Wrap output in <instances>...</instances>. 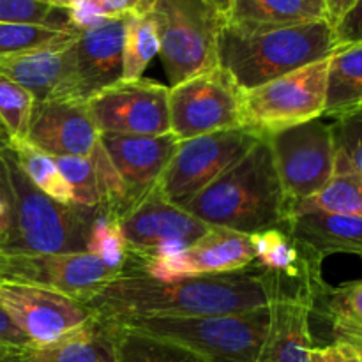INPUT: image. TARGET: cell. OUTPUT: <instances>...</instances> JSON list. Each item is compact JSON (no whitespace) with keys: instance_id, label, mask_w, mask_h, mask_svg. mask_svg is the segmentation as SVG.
<instances>
[{"instance_id":"603a6c76","label":"cell","mask_w":362,"mask_h":362,"mask_svg":"<svg viewBox=\"0 0 362 362\" xmlns=\"http://www.w3.org/2000/svg\"><path fill=\"white\" fill-rule=\"evenodd\" d=\"M311 313L324 318L331 327L334 343L362 349V279L318 288Z\"/></svg>"},{"instance_id":"1f68e13d","label":"cell","mask_w":362,"mask_h":362,"mask_svg":"<svg viewBox=\"0 0 362 362\" xmlns=\"http://www.w3.org/2000/svg\"><path fill=\"white\" fill-rule=\"evenodd\" d=\"M76 35L78 30H62L41 25L0 23V57L64 45L73 41Z\"/></svg>"},{"instance_id":"f6af8a7d","label":"cell","mask_w":362,"mask_h":362,"mask_svg":"<svg viewBox=\"0 0 362 362\" xmlns=\"http://www.w3.org/2000/svg\"><path fill=\"white\" fill-rule=\"evenodd\" d=\"M311 361L313 362H331L329 361L327 354H325L324 346H322V349H317V346H315L313 352H311Z\"/></svg>"},{"instance_id":"8992f818","label":"cell","mask_w":362,"mask_h":362,"mask_svg":"<svg viewBox=\"0 0 362 362\" xmlns=\"http://www.w3.org/2000/svg\"><path fill=\"white\" fill-rule=\"evenodd\" d=\"M147 13L156 23L159 57L172 87L219 66L226 14L211 0H156Z\"/></svg>"},{"instance_id":"e0dca14e","label":"cell","mask_w":362,"mask_h":362,"mask_svg":"<svg viewBox=\"0 0 362 362\" xmlns=\"http://www.w3.org/2000/svg\"><path fill=\"white\" fill-rule=\"evenodd\" d=\"M99 133L85 101L49 99L32 110L25 140L53 158H88L99 145Z\"/></svg>"},{"instance_id":"9a60e30c","label":"cell","mask_w":362,"mask_h":362,"mask_svg":"<svg viewBox=\"0 0 362 362\" xmlns=\"http://www.w3.org/2000/svg\"><path fill=\"white\" fill-rule=\"evenodd\" d=\"M0 306L30 345H48L87 325L95 317L87 304L53 290L0 283Z\"/></svg>"},{"instance_id":"b9f144b4","label":"cell","mask_w":362,"mask_h":362,"mask_svg":"<svg viewBox=\"0 0 362 362\" xmlns=\"http://www.w3.org/2000/svg\"><path fill=\"white\" fill-rule=\"evenodd\" d=\"M357 0H325V20L334 27Z\"/></svg>"},{"instance_id":"f35d334b","label":"cell","mask_w":362,"mask_h":362,"mask_svg":"<svg viewBox=\"0 0 362 362\" xmlns=\"http://www.w3.org/2000/svg\"><path fill=\"white\" fill-rule=\"evenodd\" d=\"M0 346H6V349L14 350V352H21L23 349L30 346L27 336L18 329V325L2 310V306H0Z\"/></svg>"},{"instance_id":"5b68a950","label":"cell","mask_w":362,"mask_h":362,"mask_svg":"<svg viewBox=\"0 0 362 362\" xmlns=\"http://www.w3.org/2000/svg\"><path fill=\"white\" fill-rule=\"evenodd\" d=\"M110 322L182 345L212 362H257L271 324V310L265 306L243 313L127 317Z\"/></svg>"},{"instance_id":"7402d4cb","label":"cell","mask_w":362,"mask_h":362,"mask_svg":"<svg viewBox=\"0 0 362 362\" xmlns=\"http://www.w3.org/2000/svg\"><path fill=\"white\" fill-rule=\"evenodd\" d=\"M18 362H119L115 325L94 317L57 341L27 346L18 354Z\"/></svg>"},{"instance_id":"ee69618b","label":"cell","mask_w":362,"mask_h":362,"mask_svg":"<svg viewBox=\"0 0 362 362\" xmlns=\"http://www.w3.org/2000/svg\"><path fill=\"white\" fill-rule=\"evenodd\" d=\"M9 223V202H0V237L4 235Z\"/></svg>"},{"instance_id":"3957f363","label":"cell","mask_w":362,"mask_h":362,"mask_svg":"<svg viewBox=\"0 0 362 362\" xmlns=\"http://www.w3.org/2000/svg\"><path fill=\"white\" fill-rule=\"evenodd\" d=\"M327 20L262 27L226 21L219 35L218 64L240 90L264 85L336 52Z\"/></svg>"},{"instance_id":"5bb4252c","label":"cell","mask_w":362,"mask_h":362,"mask_svg":"<svg viewBox=\"0 0 362 362\" xmlns=\"http://www.w3.org/2000/svg\"><path fill=\"white\" fill-rule=\"evenodd\" d=\"M257 262L253 237L211 226L184 251L166 257H129L127 265L161 281L243 271Z\"/></svg>"},{"instance_id":"74e56055","label":"cell","mask_w":362,"mask_h":362,"mask_svg":"<svg viewBox=\"0 0 362 362\" xmlns=\"http://www.w3.org/2000/svg\"><path fill=\"white\" fill-rule=\"evenodd\" d=\"M336 48L362 45V0H357L345 16L332 27Z\"/></svg>"},{"instance_id":"4dcf8cb0","label":"cell","mask_w":362,"mask_h":362,"mask_svg":"<svg viewBox=\"0 0 362 362\" xmlns=\"http://www.w3.org/2000/svg\"><path fill=\"white\" fill-rule=\"evenodd\" d=\"M87 253L94 255L103 264L117 271H124L129 258V247H127L119 219L108 214L103 207L92 223Z\"/></svg>"},{"instance_id":"681fc988","label":"cell","mask_w":362,"mask_h":362,"mask_svg":"<svg viewBox=\"0 0 362 362\" xmlns=\"http://www.w3.org/2000/svg\"><path fill=\"white\" fill-rule=\"evenodd\" d=\"M212 4H214L216 7H218V9H221L223 13H228V9H230V2H232V0H211Z\"/></svg>"},{"instance_id":"44dd1931","label":"cell","mask_w":362,"mask_h":362,"mask_svg":"<svg viewBox=\"0 0 362 362\" xmlns=\"http://www.w3.org/2000/svg\"><path fill=\"white\" fill-rule=\"evenodd\" d=\"M281 230L292 237L304 253L318 262L339 253L362 258V218L329 212H303L290 216Z\"/></svg>"},{"instance_id":"7a4b0ae2","label":"cell","mask_w":362,"mask_h":362,"mask_svg":"<svg viewBox=\"0 0 362 362\" xmlns=\"http://www.w3.org/2000/svg\"><path fill=\"white\" fill-rule=\"evenodd\" d=\"M189 214L209 226L255 235L281 228L288 218L271 145L265 138L187 205Z\"/></svg>"},{"instance_id":"f5cc1de1","label":"cell","mask_w":362,"mask_h":362,"mask_svg":"<svg viewBox=\"0 0 362 362\" xmlns=\"http://www.w3.org/2000/svg\"><path fill=\"white\" fill-rule=\"evenodd\" d=\"M359 352H361V357H362V349H359Z\"/></svg>"},{"instance_id":"f546056e","label":"cell","mask_w":362,"mask_h":362,"mask_svg":"<svg viewBox=\"0 0 362 362\" xmlns=\"http://www.w3.org/2000/svg\"><path fill=\"white\" fill-rule=\"evenodd\" d=\"M159 55L156 23L148 13L127 16L122 53V80H140L151 60Z\"/></svg>"},{"instance_id":"4316f807","label":"cell","mask_w":362,"mask_h":362,"mask_svg":"<svg viewBox=\"0 0 362 362\" xmlns=\"http://www.w3.org/2000/svg\"><path fill=\"white\" fill-rule=\"evenodd\" d=\"M303 212H329L362 218V175L354 172L334 173L317 194L292 205L288 218Z\"/></svg>"},{"instance_id":"f907efd6","label":"cell","mask_w":362,"mask_h":362,"mask_svg":"<svg viewBox=\"0 0 362 362\" xmlns=\"http://www.w3.org/2000/svg\"><path fill=\"white\" fill-rule=\"evenodd\" d=\"M154 2H156V0H141V6H144V13H147L148 7H151Z\"/></svg>"},{"instance_id":"e575fe53","label":"cell","mask_w":362,"mask_h":362,"mask_svg":"<svg viewBox=\"0 0 362 362\" xmlns=\"http://www.w3.org/2000/svg\"><path fill=\"white\" fill-rule=\"evenodd\" d=\"M60 173L73 193V204L83 207H101V189L92 158L80 156H60L55 158Z\"/></svg>"},{"instance_id":"7bdbcfd3","label":"cell","mask_w":362,"mask_h":362,"mask_svg":"<svg viewBox=\"0 0 362 362\" xmlns=\"http://www.w3.org/2000/svg\"><path fill=\"white\" fill-rule=\"evenodd\" d=\"M0 202H9V184H7V172L2 156H0Z\"/></svg>"},{"instance_id":"cb8c5ba5","label":"cell","mask_w":362,"mask_h":362,"mask_svg":"<svg viewBox=\"0 0 362 362\" xmlns=\"http://www.w3.org/2000/svg\"><path fill=\"white\" fill-rule=\"evenodd\" d=\"M251 237L257 264L267 271L293 281H313L322 278V262L304 253L285 230H265Z\"/></svg>"},{"instance_id":"30bf717a","label":"cell","mask_w":362,"mask_h":362,"mask_svg":"<svg viewBox=\"0 0 362 362\" xmlns=\"http://www.w3.org/2000/svg\"><path fill=\"white\" fill-rule=\"evenodd\" d=\"M122 271L81 253H0V283L53 290L87 303Z\"/></svg>"},{"instance_id":"2e32d148","label":"cell","mask_w":362,"mask_h":362,"mask_svg":"<svg viewBox=\"0 0 362 362\" xmlns=\"http://www.w3.org/2000/svg\"><path fill=\"white\" fill-rule=\"evenodd\" d=\"M324 283V278L313 281L283 278L269 304L271 324L257 362H313L310 317L315 296Z\"/></svg>"},{"instance_id":"277c9868","label":"cell","mask_w":362,"mask_h":362,"mask_svg":"<svg viewBox=\"0 0 362 362\" xmlns=\"http://www.w3.org/2000/svg\"><path fill=\"white\" fill-rule=\"evenodd\" d=\"M9 184V223L0 253H81L101 207L62 204L39 191L20 168L13 148L0 152Z\"/></svg>"},{"instance_id":"ba28073f","label":"cell","mask_w":362,"mask_h":362,"mask_svg":"<svg viewBox=\"0 0 362 362\" xmlns=\"http://www.w3.org/2000/svg\"><path fill=\"white\" fill-rule=\"evenodd\" d=\"M262 140L246 127L216 131L179 141L156 189L172 204H189Z\"/></svg>"},{"instance_id":"52a82bcc","label":"cell","mask_w":362,"mask_h":362,"mask_svg":"<svg viewBox=\"0 0 362 362\" xmlns=\"http://www.w3.org/2000/svg\"><path fill=\"white\" fill-rule=\"evenodd\" d=\"M327 67L329 57L250 90H240L243 127L267 138L320 119L325 108Z\"/></svg>"},{"instance_id":"8fae6325","label":"cell","mask_w":362,"mask_h":362,"mask_svg":"<svg viewBox=\"0 0 362 362\" xmlns=\"http://www.w3.org/2000/svg\"><path fill=\"white\" fill-rule=\"evenodd\" d=\"M168 110L170 133L179 141L243 127L240 88L219 66L170 87Z\"/></svg>"},{"instance_id":"9c48e42d","label":"cell","mask_w":362,"mask_h":362,"mask_svg":"<svg viewBox=\"0 0 362 362\" xmlns=\"http://www.w3.org/2000/svg\"><path fill=\"white\" fill-rule=\"evenodd\" d=\"M265 140L271 145L288 211L292 205L317 194L334 175L332 126L324 117L278 131Z\"/></svg>"},{"instance_id":"4fadbf2b","label":"cell","mask_w":362,"mask_h":362,"mask_svg":"<svg viewBox=\"0 0 362 362\" xmlns=\"http://www.w3.org/2000/svg\"><path fill=\"white\" fill-rule=\"evenodd\" d=\"M129 257H166L197 243L211 226L152 189L119 219Z\"/></svg>"},{"instance_id":"d4e9b609","label":"cell","mask_w":362,"mask_h":362,"mask_svg":"<svg viewBox=\"0 0 362 362\" xmlns=\"http://www.w3.org/2000/svg\"><path fill=\"white\" fill-rule=\"evenodd\" d=\"M325 20V0H232L226 21L237 25L311 23Z\"/></svg>"},{"instance_id":"816d5d0a","label":"cell","mask_w":362,"mask_h":362,"mask_svg":"<svg viewBox=\"0 0 362 362\" xmlns=\"http://www.w3.org/2000/svg\"><path fill=\"white\" fill-rule=\"evenodd\" d=\"M6 362H18V354L16 356H13V357H9V359H7Z\"/></svg>"},{"instance_id":"484cf974","label":"cell","mask_w":362,"mask_h":362,"mask_svg":"<svg viewBox=\"0 0 362 362\" xmlns=\"http://www.w3.org/2000/svg\"><path fill=\"white\" fill-rule=\"evenodd\" d=\"M362 105V45L343 46L329 57L325 108L322 117L345 115Z\"/></svg>"},{"instance_id":"ffe728a7","label":"cell","mask_w":362,"mask_h":362,"mask_svg":"<svg viewBox=\"0 0 362 362\" xmlns=\"http://www.w3.org/2000/svg\"><path fill=\"white\" fill-rule=\"evenodd\" d=\"M73 41L0 57V74L27 88L35 103L73 99Z\"/></svg>"},{"instance_id":"bcb514c9","label":"cell","mask_w":362,"mask_h":362,"mask_svg":"<svg viewBox=\"0 0 362 362\" xmlns=\"http://www.w3.org/2000/svg\"><path fill=\"white\" fill-rule=\"evenodd\" d=\"M41 2L48 4V6H52V7H57V9H67L73 0H41Z\"/></svg>"},{"instance_id":"7c38bea8","label":"cell","mask_w":362,"mask_h":362,"mask_svg":"<svg viewBox=\"0 0 362 362\" xmlns=\"http://www.w3.org/2000/svg\"><path fill=\"white\" fill-rule=\"evenodd\" d=\"M170 87L159 81L120 80L87 101L99 133L158 136L170 133Z\"/></svg>"},{"instance_id":"c3c4849f","label":"cell","mask_w":362,"mask_h":362,"mask_svg":"<svg viewBox=\"0 0 362 362\" xmlns=\"http://www.w3.org/2000/svg\"><path fill=\"white\" fill-rule=\"evenodd\" d=\"M16 354H20V352H14V350L6 349V346H0V362H6L9 357L16 356Z\"/></svg>"},{"instance_id":"f1b7e54d","label":"cell","mask_w":362,"mask_h":362,"mask_svg":"<svg viewBox=\"0 0 362 362\" xmlns=\"http://www.w3.org/2000/svg\"><path fill=\"white\" fill-rule=\"evenodd\" d=\"M9 147L13 148L18 165L23 170L27 179L30 180L39 191H42V193L48 194L49 198H53V200L57 202L73 204L71 187L67 186L66 179H64V175L60 173L59 165H57L53 156L46 154L41 148L34 147V145L28 144L27 140L11 141Z\"/></svg>"},{"instance_id":"7dc6e473","label":"cell","mask_w":362,"mask_h":362,"mask_svg":"<svg viewBox=\"0 0 362 362\" xmlns=\"http://www.w3.org/2000/svg\"><path fill=\"white\" fill-rule=\"evenodd\" d=\"M9 145H11V138H9V134L6 133V129H4L2 124H0V152L6 151V148L9 147Z\"/></svg>"},{"instance_id":"ab89813d","label":"cell","mask_w":362,"mask_h":362,"mask_svg":"<svg viewBox=\"0 0 362 362\" xmlns=\"http://www.w3.org/2000/svg\"><path fill=\"white\" fill-rule=\"evenodd\" d=\"M103 11L108 18L127 16V14L144 13L141 0H99Z\"/></svg>"},{"instance_id":"d6a6232c","label":"cell","mask_w":362,"mask_h":362,"mask_svg":"<svg viewBox=\"0 0 362 362\" xmlns=\"http://www.w3.org/2000/svg\"><path fill=\"white\" fill-rule=\"evenodd\" d=\"M334 173H361L362 175V105L334 119Z\"/></svg>"},{"instance_id":"60d3db41","label":"cell","mask_w":362,"mask_h":362,"mask_svg":"<svg viewBox=\"0 0 362 362\" xmlns=\"http://www.w3.org/2000/svg\"><path fill=\"white\" fill-rule=\"evenodd\" d=\"M324 350L331 362H362L359 350L345 343H332V345L324 346Z\"/></svg>"},{"instance_id":"d590c367","label":"cell","mask_w":362,"mask_h":362,"mask_svg":"<svg viewBox=\"0 0 362 362\" xmlns=\"http://www.w3.org/2000/svg\"><path fill=\"white\" fill-rule=\"evenodd\" d=\"M0 23L41 25V27L74 30L67 9H57L41 0H0Z\"/></svg>"},{"instance_id":"836d02e7","label":"cell","mask_w":362,"mask_h":362,"mask_svg":"<svg viewBox=\"0 0 362 362\" xmlns=\"http://www.w3.org/2000/svg\"><path fill=\"white\" fill-rule=\"evenodd\" d=\"M35 99L27 88L0 74V124L11 141L25 140Z\"/></svg>"},{"instance_id":"83f0119b","label":"cell","mask_w":362,"mask_h":362,"mask_svg":"<svg viewBox=\"0 0 362 362\" xmlns=\"http://www.w3.org/2000/svg\"><path fill=\"white\" fill-rule=\"evenodd\" d=\"M113 325H115L119 362H212L177 343L152 338L117 324Z\"/></svg>"},{"instance_id":"6da1fadb","label":"cell","mask_w":362,"mask_h":362,"mask_svg":"<svg viewBox=\"0 0 362 362\" xmlns=\"http://www.w3.org/2000/svg\"><path fill=\"white\" fill-rule=\"evenodd\" d=\"M281 283L283 276L267 271L257 262L243 271L172 281L154 279L126 264L113 281L85 304L95 317L106 320L243 313L269 306Z\"/></svg>"},{"instance_id":"ac0fdd59","label":"cell","mask_w":362,"mask_h":362,"mask_svg":"<svg viewBox=\"0 0 362 362\" xmlns=\"http://www.w3.org/2000/svg\"><path fill=\"white\" fill-rule=\"evenodd\" d=\"M127 16L110 18L99 27L78 32L71 46L74 101L87 103L99 90L122 80Z\"/></svg>"},{"instance_id":"8d00e7d4","label":"cell","mask_w":362,"mask_h":362,"mask_svg":"<svg viewBox=\"0 0 362 362\" xmlns=\"http://www.w3.org/2000/svg\"><path fill=\"white\" fill-rule=\"evenodd\" d=\"M67 16H69L71 27L78 32L95 28L110 20L99 0H73L67 7Z\"/></svg>"},{"instance_id":"d6986e66","label":"cell","mask_w":362,"mask_h":362,"mask_svg":"<svg viewBox=\"0 0 362 362\" xmlns=\"http://www.w3.org/2000/svg\"><path fill=\"white\" fill-rule=\"evenodd\" d=\"M99 141L126 186L131 207L158 186L179 147V138L172 133L158 136L101 133Z\"/></svg>"}]
</instances>
